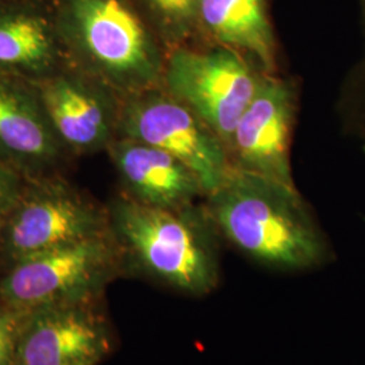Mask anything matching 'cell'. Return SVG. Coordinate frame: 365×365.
I'll return each mask as SVG.
<instances>
[{
  "label": "cell",
  "mask_w": 365,
  "mask_h": 365,
  "mask_svg": "<svg viewBox=\"0 0 365 365\" xmlns=\"http://www.w3.org/2000/svg\"><path fill=\"white\" fill-rule=\"evenodd\" d=\"M202 202L222 241L264 268L306 272L334 259L327 233L297 185L230 170Z\"/></svg>",
  "instance_id": "obj_1"
},
{
  "label": "cell",
  "mask_w": 365,
  "mask_h": 365,
  "mask_svg": "<svg viewBox=\"0 0 365 365\" xmlns=\"http://www.w3.org/2000/svg\"><path fill=\"white\" fill-rule=\"evenodd\" d=\"M107 211L126 271L190 297H205L218 287L223 241L203 202L157 209L118 194Z\"/></svg>",
  "instance_id": "obj_2"
},
{
  "label": "cell",
  "mask_w": 365,
  "mask_h": 365,
  "mask_svg": "<svg viewBox=\"0 0 365 365\" xmlns=\"http://www.w3.org/2000/svg\"><path fill=\"white\" fill-rule=\"evenodd\" d=\"M66 61L125 99L163 84L167 49L131 0H51Z\"/></svg>",
  "instance_id": "obj_3"
},
{
  "label": "cell",
  "mask_w": 365,
  "mask_h": 365,
  "mask_svg": "<svg viewBox=\"0 0 365 365\" xmlns=\"http://www.w3.org/2000/svg\"><path fill=\"white\" fill-rule=\"evenodd\" d=\"M125 272L123 252L110 229L6 268L0 277V302L24 312L98 303L106 287Z\"/></svg>",
  "instance_id": "obj_4"
},
{
  "label": "cell",
  "mask_w": 365,
  "mask_h": 365,
  "mask_svg": "<svg viewBox=\"0 0 365 365\" xmlns=\"http://www.w3.org/2000/svg\"><path fill=\"white\" fill-rule=\"evenodd\" d=\"M111 229L107 206L60 173L26 179L0 230V262H15Z\"/></svg>",
  "instance_id": "obj_5"
},
{
  "label": "cell",
  "mask_w": 365,
  "mask_h": 365,
  "mask_svg": "<svg viewBox=\"0 0 365 365\" xmlns=\"http://www.w3.org/2000/svg\"><path fill=\"white\" fill-rule=\"evenodd\" d=\"M265 75L237 51L196 42L167 53L161 86L205 120L227 149Z\"/></svg>",
  "instance_id": "obj_6"
},
{
  "label": "cell",
  "mask_w": 365,
  "mask_h": 365,
  "mask_svg": "<svg viewBox=\"0 0 365 365\" xmlns=\"http://www.w3.org/2000/svg\"><path fill=\"white\" fill-rule=\"evenodd\" d=\"M119 137H128L179 158L200 179L205 196L226 179L230 164L221 137L163 86L123 99Z\"/></svg>",
  "instance_id": "obj_7"
},
{
  "label": "cell",
  "mask_w": 365,
  "mask_h": 365,
  "mask_svg": "<svg viewBox=\"0 0 365 365\" xmlns=\"http://www.w3.org/2000/svg\"><path fill=\"white\" fill-rule=\"evenodd\" d=\"M299 98L297 78L265 75L227 144L230 170L295 185L291 144Z\"/></svg>",
  "instance_id": "obj_8"
},
{
  "label": "cell",
  "mask_w": 365,
  "mask_h": 365,
  "mask_svg": "<svg viewBox=\"0 0 365 365\" xmlns=\"http://www.w3.org/2000/svg\"><path fill=\"white\" fill-rule=\"evenodd\" d=\"M33 84L68 156L107 152L119 137L123 99L103 83L66 64Z\"/></svg>",
  "instance_id": "obj_9"
},
{
  "label": "cell",
  "mask_w": 365,
  "mask_h": 365,
  "mask_svg": "<svg viewBox=\"0 0 365 365\" xmlns=\"http://www.w3.org/2000/svg\"><path fill=\"white\" fill-rule=\"evenodd\" d=\"M111 348L96 303L53 304L27 313L15 365H98Z\"/></svg>",
  "instance_id": "obj_10"
},
{
  "label": "cell",
  "mask_w": 365,
  "mask_h": 365,
  "mask_svg": "<svg viewBox=\"0 0 365 365\" xmlns=\"http://www.w3.org/2000/svg\"><path fill=\"white\" fill-rule=\"evenodd\" d=\"M68 157L36 86L0 75V158L30 179L58 173Z\"/></svg>",
  "instance_id": "obj_11"
},
{
  "label": "cell",
  "mask_w": 365,
  "mask_h": 365,
  "mask_svg": "<svg viewBox=\"0 0 365 365\" xmlns=\"http://www.w3.org/2000/svg\"><path fill=\"white\" fill-rule=\"evenodd\" d=\"M120 185L119 194L145 206L182 209L205 197L194 170L156 146L118 137L107 149Z\"/></svg>",
  "instance_id": "obj_12"
},
{
  "label": "cell",
  "mask_w": 365,
  "mask_h": 365,
  "mask_svg": "<svg viewBox=\"0 0 365 365\" xmlns=\"http://www.w3.org/2000/svg\"><path fill=\"white\" fill-rule=\"evenodd\" d=\"M66 64L51 0H0V75L37 83Z\"/></svg>",
  "instance_id": "obj_13"
},
{
  "label": "cell",
  "mask_w": 365,
  "mask_h": 365,
  "mask_svg": "<svg viewBox=\"0 0 365 365\" xmlns=\"http://www.w3.org/2000/svg\"><path fill=\"white\" fill-rule=\"evenodd\" d=\"M196 22L199 42L230 48L262 72L280 73L271 0H199Z\"/></svg>",
  "instance_id": "obj_14"
},
{
  "label": "cell",
  "mask_w": 365,
  "mask_h": 365,
  "mask_svg": "<svg viewBox=\"0 0 365 365\" xmlns=\"http://www.w3.org/2000/svg\"><path fill=\"white\" fill-rule=\"evenodd\" d=\"M167 52L199 42V0H131Z\"/></svg>",
  "instance_id": "obj_15"
},
{
  "label": "cell",
  "mask_w": 365,
  "mask_h": 365,
  "mask_svg": "<svg viewBox=\"0 0 365 365\" xmlns=\"http://www.w3.org/2000/svg\"><path fill=\"white\" fill-rule=\"evenodd\" d=\"M336 107L344 133L365 140V49L344 78Z\"/></svg>",
  "instance_id": "obj_16"
},
{
  "label": "cell",
  "mask_w": 365,
  "mask_h": 365,
  "mask_svg": "<svg viewBox=\"0 0 365 365\" xmlns=\"http://www.w3.org/2000/svg\"><path fill=\"white\" fill-rule=\"evenodd\" d=\"M27 313L0 302V365H15Z\"/></svg>",
  "instance_id": "obj_17"
},
{
  "label": "cell",
  "mask_w": 365,
  "mask_h": 365,
  "mask_svg": "<svg viewBox=\"0 0 365 365\" xmlns=\"http://www.w3.org/2000/svg\"><path fill=\"white\" fill-rule=\"evenodd\" d=\"M26 178L0 158V230L21 194Z\"/></svg>",
  "instance_id": "obj_18"
},
{
  "label": "cell",
  "mask_w": 365,
  "mask_h": 365,
  "mask_svg": "<svg viewBox=\"0 0 365 365\" xmlns=\"http://www.w3.org/2000/svg\"><path fill=\"white\" fill-rule=\"evenodd\" d=\"M360 3V9H361V16H363V22L365 24V0H359Z\"/></svg>",
  "instance_id": "obj_19"
},
{
  "label": "cell",
  "mask_w": 365,
  "mask_h": 365,
  "mask_svg": "<svg viewBox=\"0 0 365 365\" xmlns=\"http://www.w3.org/2000/svg\"><path fill=\"white\" fill-rule=\"evenodd\" d=\"M361 143H363V152H364V153H365V140H363V141H361Z\"/></svg>",
  "instance_id": "obj_20"
}]
</instances>
